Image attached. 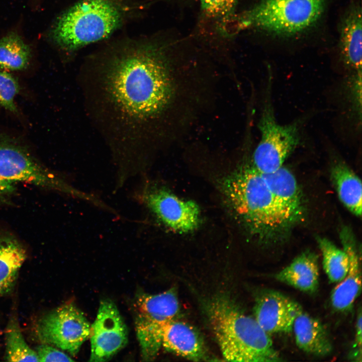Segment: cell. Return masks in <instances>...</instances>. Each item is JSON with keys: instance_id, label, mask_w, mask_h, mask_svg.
Masks as SVG:
<instances>
[{"instance_id": "obj_1", "label": "cell", "mask_w": 362, "mask_h": 362, "mask_svg": "<svg viewBox=\"0 0 362 362\" xmlns=\"http://www.w3.org/2000/svg\"><path fill=\"white\" fill-rule=\"evenodd\" d=\"M164 52L152 43L128 45L90 78L87 98L104 132L116 139L111 146L113 158L120 163H143L145 130L171 101L173 84Z\"/></svg>"}, {"instance_id": "obj_2", "label": "cell", "mask_w": 362, "mask_h": 362, "mask_svg": "<svg viewBox=\"0 0 362 362\" xmlns=\"http://www.w3.org/2000/svg\"><path fill=\"white\" fill-rule=\"evenodd\" d=\"M222 188L238 220L261 242L278 239L291 225L262 174L251 165L230 174L223 180Z\"/></svg>"}, {"instance_id": "obj_3", "label": "cell", "mask_w": 362, "mask_h": 362, "mask_svg": "<svg viewBox=\"0 0 362 362\" xmlns=\"http://www.w3.org/2000/svg\"><path fill=\"white\" fill-rule=\"evenodd\" d=\"M211 327L223 357L228 361H281L269 334L255 318L245 314L232 301L217 297L207 305Z\"/></svg>"}, {"instance_id": "obj_4", "label": "cell", "mask_w": 362, "mask_h": 362, "mask_svg": "<svg viewBox=\"0 0 362 362\" xmlns=\"http://www.w3.org/2000/svg\"><path fill=\"white\" fill-rule=\"evenodd\" d=\"M325 5L326 0H260L222 21L221 30L228 36L254 29L291 36L313 26L322 16Z\"/></svg>"}, {"instance_id": "obj_5", "label": "cell", "mask_w": 362, "mask_h": 362, "mask_svg": "<svg viewBox=\"0 0 362 362\" xmlns=\"http://www.w3.org/2000/svg\"><path fill=\"white\" fill-rule=\"evenodd\" d=\"M122 19L121 11L111 0H81L58 18L52 37L61 48L73 51L109 37Z\"/></svg>"}, {"instance_id": "obj_6", "label": "cell", "mask_w": 362, "mask_h": 362, "mask_svg": "<svg viewBox=\"0 0 362 362\" xmlns=\"http://www.w3.org/2000/svg\"><path fill=\"white\" fill-rule=\"evenodd\" d=\"M0 177L16 183H26L87 203L93 199L91 193L73 187L42 164L23 145L1 132Z\"/></svg>"}, {"instance_id": "obj_7", "label": "cell", "mask_w": 362, "mask_h": 362, "mask_svg": "<svg viewBox=\"0 0 362 362\" xmlns=\"http://www.w3.org/2000/svg\"><path fill=\"white\" fill-rule=\"evenodd\" d=\"M272 81L269 74L258 125L261 138L252 158L251 166L262 174L273 172L283 166L286 159L301 141L297 122L281 125L276 119L271 97Z\"/></svg>"}, {"instance_id": "obj_8", "label": "cell", "mask_w": 362, "mask_h": 362, "mask_svg": "<svg viewBox=\"0 0 362 362\" xmlns=\"http://www.w3.org/2000/svg\"><path fill=\"white\" fill-rule=\"evenodd\" d=\"M134 323L141 355L144 361L152 360L161 346L163 326L177 318L180 307L174 288L157 294L141 293L135 303Z\"/></svg>"}, {"instance_id": "obj_9", "label": "cell", "mask_w": 362, "mask_h": 362, "mask_svg": "<svg viewBox=\"0 0 362 362\" xmlns=\"http://www.w3.org/2000/svg\"><path fill=\"white\" fill-rule=\"evenodd\" d=\"M134 198L163 225L174 232L187 233L200 223V210L193 201L184 200L164 188L144 180Z\"/></svg>"}, {"instance_id": "obj_10", "label": "cell", "mask_w": 362, "mask_h": 362, "mask_svg": "<svg viewBox=\"0 0 362 362\" xmlns=\"http://www.w3.org/2000/svg\"><path fill=\"white\" fill-rule=\"evenodd\" d=\"M90 325L83 313L67 304L42 317L36 327L37 338L75 355L89 337Z\"/></svg>"}, {"instance_id": "obj_11", "label": "cell", "mask_w": 362, "mask_h": 362, "mask_svg": "<svg viewBox=\"0 0 362 362\" xmlns=\"http://www.w3.org/2000/svg\"><path fill=\"white\" fill-rule=\"evenodd\" d=\"M90 361L109 360L128 342V330L116 305L105 299L100 304L97 315L90 325Z\"/></svg>"}, {"instance_id": "obj_12", "label": "cell", "mask_w": 362, "mask_h": 362, "mask_svg": "<svg viewBox=\"0 0 362 362\" xmlns=\"http://www.w3.org/2000/svg\"><path fill=\"white\" fill-rule=\"evenodd\" d=\"M301 308L297 302L279 292L264 290L255 298L254 318L268 334L288 333L292 331Z\"/></svg>"}, {"instance_id": "obj_13", "label": "cell", "mask_w": 362, "mask_h": 362, "mask_svg": "<svg viewBox=\"0 0 362 362\" xmlns=\"http://www.w3.org/2000/svg\"><path fill=\"white\" fill-rule=\"evenodd\" d=\"M361 8L353 3L346 10L339 27L340 57L349 73L361 72Z\"/></svg>"}, {"instance_id": "obj_14", "label": "cell", "mask_w": 362, "mask_h": 362, "mask_svg": "<svg viewBox=\"0 0 362 362\" xmlns=\"http://www.w3.org/2000/svg\"><path fill=\"white\" fill-rule=\"evenodd\" d=\"M161 346L166 350L194 361L207 357L205 345L201 335L189 324L173 319L163 326Z\"/></svg>"}, {"instance_id": "obj_15", "label": "cell", "mask_w": 362, "mask_h": 362, "mask_svg": "<svg viewBox=\"0 0 362 362\" xmlns=\"http://www.w3.org/2000/svg\"><path fill=\"white\" fill-rule=\"evenodd\" d=\"M261 174L286 219L293 224L303 213L301 193L294 175L283 166L273 172Z\"/></svg>"}, {"instance_id": "obj_16", "label": "cell", "mask_w": 362, "mask_h": 362, "mask_svg": "<svg viewBox=\"0 0 362 362\" xmlns=\"http://www.w3.org/2000/svg\"><path fill=\"white\" fill-rule=\"evenodd\" d=\"M343 248L349 257V269L345 278L333 289L331 304L337 311L345 312L352 306L361 290V267L358 251L347 233L341 234Z\"/></svg>"}, {"instance_id": "obj_17", "label": "cell", "mask_w": 362, "mask_h": 362, "mask_svg": "<svg viewBox=\"0 0 362 362\" xmlns=\"http://www.w3.org/2000/svg\"><path fill=\"white\" fill-rule=\"evenodd\" d=\"M292 330L297 345L303 351L320 356L331 352L332 345L325 328L321 321L302 308L296 316Z\"/></svg>"}, {"instance_id": "obj_18", "label": "cell", "mask_w": 362, "mask_h": 362, "mask_svg": "<svg viewBox=\"0 0 362 362\" xmlns=\"http://www.w3.org/2000/svg\"><path fill=\"white\" fill-rule=\"evenodd\" d=\"M319 266L317 255L305 251L277 273L275 278L300 291L313 293L319 285Z\"/></svg>"}, {"instance_id": "obj_19", "label": "cell", "mask_w": 362, "mask_h": 362, "mask_svg": "<svg viewBox=\"0 0 362 362\" xmlns=\"http://www.w3.org/2000/svg\"><path fill=\"white\" fill-rule=\"evenodd\" d=\"M26 258L18 239L12 234L0 232V297L12 289Z\"/></svg>"}, {"instance_id": "obj_20", "label": "cell", "mask_w": 362, "mask_h": 362, "mask_svg": "<svg viewBox=\"0 0 362 362\" xmlns=\"http://www.w3.org/2000/svg\"><path fill=\"white\" fill-rule=\"evenodd\" d=\"M331 177L340 201L351 213L360 217L362 194L360 179L342 162H338L333 165Z\"/></svg>"}, {"instance_id": "obj_21", "label": "cell", "mask_w": 362, "mask_h": 362, "mask_svg": "<svg viewBox=\"0 0 362 362\" xmlns=\"http://www.w3.org/2000/svg\"><path fill=\"white\" fill-rule=\"evenodd\" d=\"M31 52L18 34L12 33L0 40V67L9 70L25 69L30 61Z\"/></svg>"}, {"instance_id": "obj_22", "label": "cell", "mask_w": 362, "mask_h": 362, "mask_svg": "<svg viewBox=\"0 0 362 362\" xmlns=\"http://www.w3.org/2000/svg\"><path fill=\"white\" fill-rule=\"evenodd\" d=\"M323 256V266L331 283H339L346 277L349 269V257L341 249L325 238L317 239Z\"/></svg>"}, {"instance_id": "obj_23", "label": "cell", "mask_w": 362, "mask_h": 362, "mask_svg": "<svg viewBox=\"0 0 362 362\" xmlns=\"http://www.w3.org/2000/svg\"><path fill=\"white\" fill-rule=\"evenodd\" d=\"M6 356L9 361H39L36 351L27 343L16 318L9 322L6 332Z\"/></svg>"}, {"instance_id": "obj_24", "label": "cell", "mask_w": 362, "mask_h": 362, "mask_svg": "<svg viewBox=\"0 0 362 362\" xmlns=\"http://www.w3.org/2000/svg\"><path fill=\"white\" fill-rule=\"evenodd\" d=\"M20 88L16 77L7 71H0V107L12 113H17L18 109L14 100Z\"/></svg>"}, {"instance_id": "obj_25", "label": "cell", "mask_w": 362, "mask_h": 362, "mask_svg": "<svg viewBox=\"0 0 362 362\" xmlns=\"http://www.w3.org/2000/svg\"><path fill=\"white\" fill-rule=\"evenodd\" d=\"M238 0H200L202 11L207 16L225 21L234 14Z\"/></svg>"}, {"instance_id": "obj_26", "label": "cell", "mask_w": 362, "mask_h": 362, "mask_svg": "<svg viewBox=\"0 0 362 362\" xmlns=\"http://www.w3.org/2000/svg\"><path fill=\"white\" fill-rule=\"evenodd\" d=\"M39 361H72L74 360L51 345L42 343L36 348Z\"/></svg>"}, {"instance_id": "obj_27", "label": "cell", "mask_w": 362, "mask_h": 362, "mask_svg": "<svg viewBox=\"0 0 362 362\" xmlns=\"http://www.w3.org/2000/svg\"><path fill=\"white\" fill-rule=\"evenodd\" d=\"M16 182L0 177V206L9 205L16 195Z\"/></svg>"}, {"instance_id": "obj_28", "label": "cell", "mask_w": 362, "mask_h": 362, "mask_svg": "<svg viewBox=\"0 0 362 362\" xmlns=\"http://www.w3.org/2000/svg\"><path fill=\"white\" fill-rule=\"evenodd\" d=\"M361 309L360 307L358 313L357 314L356 324H355V343L354 346V358H359L361 360V339H362V333H361Z\"/></svg>"}]
</instances>
